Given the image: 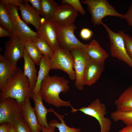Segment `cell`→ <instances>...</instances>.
<instances>
[{
	"label": "cell",
	"mask_w": 132,
	"mask_h": 132,
	"mask_svg": "<svg viewBox=\"0 0 132 132\" xmlns=\"http://www.w3.org/2000/svg\"><path fill=\"white\" fill-rule=\"evenodd\" d=\"M56 25L60 47L70 51L76 48H85L86 44L80 42L74 35V30L77 29L74 24L67 26Z\"/></svg>",
	"instance_id": "8"
},
{
	"label": "cell",
	"mask_w": 132,
	"mask_h": 132,
	"mask_svg": "<svg viewBox=\"0 0 132 132\" xmlns=\"http://www.w3.org/2000/svg\"><path fill=\"white\" fill-rule=\"evenodd\" d=\"M49 125L48 128H46L40 125L39 126V129L42 132H55L56 127L54 126Z\"/></svg>",
	"instance_id": "37"
},
{
	"label": "cell",
	"mask_w": 132,
	"mask_h": 132,
	"mask_svg": "<svg viewBox=\"0 0 132 132\" xmlns=\"http://www.w3.org/2000/svg\"><path fill=\"white\" fill-rule=\"evenodd\" d=\"M28 3H31L32 6L41 15L42 7L41 0H26Z\"/></svg>",
	"instance_id": "32"
},
{
	"label": "cell",
	"mask_w": 132,
	"mask_h": 132,
	"mask_svg": "<svg viewBox=\"0 0 132 132\" xmlns=\"http://www.w3.org/2000/svg\"><path fill=\"white\" fill-rule=\"evenodd\" d=\"M77 111L95 118L100 125V132H110L111 122L110 119L105 117L107 114L106 105L101 103L99 99H96L87 107H82L78 109L73 108L71 112L75 113Z\"/></svg>",
	"instance_id": "5"
},
{
	"label": "cell",
	"mask_w": 132,
	"mask_h": 132,
	"mask_svg": "<svg viewBox=\"0 0 132 132\" xmlns=\"http://www.w3.org/2000/svg\"><path fill=\"white\" fill-rule=\"evenodd\" d=\"M68 81L64 77L56 75H49L41 83L39 93L43 100L48 104L57 108L70 106L73 108L69 101H66L59 96L61 92L66 93L69 89Z\"/></svg>",
	"instance_id": "1"
},
{
	"label": "cell",
	"mask_w": 132,
	"mask_h": 132,
	"mask_svg": "<svg viewBox=\"0 0 132 132\" xmlns=\"http://www.w3.org/2000/svg\"><path fill=\"white\" fill-rule=\"evenodd\" d=\"M7 132H15L13 124L9 123Z\"/></svg>",
	"instance_id": "40"
},
{
	"label": "cell",
	"mask_w": 132,
	"mask_h": 132,
	"mask_svg": "<svg viewBox=\"0 0 132 132\" xmlns=\"http://www.w3.org/2000/svg\"><path fill=\"white\" fill-rule=\"evenodd\" d=\"M22 105L13 98H7L0 101V124H13L22 118Z\"/></svg>",
	"instance_id": "9"
},
{
	"label": "cell",
	"mask_w": 132,
	"mask_h": 132,
	"mask_svg": "<svg viewBox=\"0 0 132 132\" xmlns=\"http://www.w3.org/2000/svg\"><path fill=\"white\" fill-rule=\"evenodd\" d=\"M31 92L28 78L22 69L18 68L15 74L1 91L0 101L9 97L15 99L22 105L27 98H31Z\"/></svg>",
	"instance_id": "2"
},
{
	"label": "cell",
	"mask_w": 132,
	"mask_h": 132,
	"mask_svg": "<svg viewBox=\"0 0 132 132\" xmlns=\"http://www.w3.org/2000/svg\"><path fill=\"white\" fill-rule=\"evenodd\" d=\"M117 110L122 111H132V85L125 89L114 102Z\"/></svg>",
	"instance_id": "21"
},
{
	"label": "cell",
	"mask_w": 132,
	"mask_h": 132,
	"mask_svg": "<svg viewBox=\"0 0 132 132\" xmlns=\"http://www.w3.org/2000/svg\"><path fill=\"white\" fill-rule=\"evenodd\" d=\"M13 124L15 132H32L22 118L17 120Z\"/></svg>",
	"instance_id": "29"
},
{
	"label": "cell",
	"mask_w": 132,
	"mask_h": 132,
	"mask_svg": "<svg viewBox=\"0 0 132 132\" xmlns=\"http://www.w3.org/2000/svg\"><path fill=\"white\" fill-rule=\"evenodd\" d=\"M60 2L70 5L82 15H85L86 14V11L82 6L80 1L79 0H62L60 1Z\"/></svg>",
	"instance_id": "30"
},
{
	"label": "cell",
	"mask_w": 132,
	"mask_h": 132,
	"mask_svg": "<svg viewBox=\"0 0 132 132\" xmlns=\"http://www.w3.org/2000/svg\"><path fill=\"white\" fill-rule=\"evenodd\" d=\"M38 37L45 41L54 51L60 47L58 40L56 24L43 18L37 32Z\"/></svg>",
	"instance_id": "12"
},
{
	"label": "cell",
	"mask_w": 132,
	"mask_h": 132,
	"mask_svg": "<svg viewBox=\"0 0 132 132\" xmlns=\"http://www.w3.org/2000/svg\"><path fill=\"white\" fill-rule=\"evenodd\" d=\"M81 3L86 4L94 25L101 24L102 19L107 16H114L124 19V15L120 14L106 0H82Z\"/></svg>",
	"instance_id": "3"
},
{
	"label": "cell",
	"mask_w": 132,
	"mask_h": 132,
	"mask_svg": "<svg viewBox=\"0 0 132 132\" xmlns=\"http://www.w3.org/2000/svg\"><path fill=\"white\" fill-rule=\"evenodd\" d=\"M49 112L53 113L61 121L60 123L57 120L53 119L49 121L48 123L49 125L54 126L57 128L59 132H81V129L79 128H71L68 126L63 119L64 115L58 113L53 108L49 109Z\"/></svg>",
	"instance_id": "25"
},
{
	"label": "cell",
	"mask_w": 132,
	"mask_h": 132,
	"mask_svg": "<svg viewBox=\"0 0 132 132\" xmlns=\"http://www.w3.org/2000/svg\"><path fill=\"white\" fill-rule=\"evenodd\" d=\"M78 12L70 5L62 3L59 5L52 22L62 26L70 25L74 23Z\"/></svg>",
	"instance_id": "13"
},
{
	"label": "cell",
	"mask_w": 132,
	"mask_h": 132,
	"mask_svg": "<svg viewBox=\"0 0 132 132\" xmlns=\"http://www.w3.org/2000/svg\"><path fill=\"white\" fill-rule=\"evenodd\" d=\"M9 123L6 122L0 124V132H7Z\"/></svg>",
	"instance_id": "38"
},
{
	"label": "cell",
	"mask_w": 132,
	"mask_h": 132,
	"mask_svg": "<svg viewBox=\"0 0 132 132\" xmlns=\"http://www.w3.org/2000/svg\"><path fill=\"white\" fill-rule=\"evenodd\" d=\"M12 36L11 33L7 29L0 25V37H8Z\"/></svg>",
	"instance_id": "35"
},
{
	"label": "cell",
	"mask_w": 132,
	"mask_h": 132,
	"mask_svg": "<svg viewBox=\"0 0 132 132\" xmlns=\"http://www.w3.org/2000/svg\"><path fill=\"white\" fill-rule=\"evenodd\" d=\"M84 49L89 58L92 60L105 61L108 56L107 52L95 39L86 44Z\"/></svg>",
	"instance_id": "19"
},
{
	"label": "cell",
	"mask_w": 132,
	"mask_h": 132,
	"mask_svg": "<svg viewBox=\"0 0 132 132\" xmlns=\"http://www.w3.org/2000/svg\"><path fill=\"white\" fill-rule=\"evenodd\" d=\"M5 46L3 57L13 68L17 69V63L23 57L24 55L23 42L17 35H12L5 42Z\"/></svg>",
	"instance_id": "10"
},
{
	"label": "cell",
	"mask_w": 132,
	"mask_h": 132,
	"mask_svg": "<svg viewBox=\"0 0 132 132\" xmlns=\"http://www.w3.org/2000/svg\"><path fill=\"white\" fill-rule=\"evenodd\" d=\"M93 34L92 31L89 29L87 28L82 29L80 33L81 37L84 40H89L92 36Z\"/></svg>",
	"instance_id": "33"
},
{
	"label": "cell",
	"mask_w": 132,
	"mask_h": 132,
	"mask_svg": "<svg viewBox=\"0 0 132 132\" xmlns=\"http://www.w3.org/2000/svg\"><path fill=\"white\" fill-rule=\"evenodd\" d=\"M124 15V19L128 24L132 27V2Z\"/></svg>",
	"instance_id": "34"
},
{
	"label": "cell",
	"mask_w": 132,
	"mask_h": 132,
	"mask_svg": "<svg viewBox=\"0 0 132 132\" xmlns=\"http://www.w3.org/2000/svg\"><path fill=\"white\" fill-rule=\"evenodd\" d=\"M22 20L26 24L33 26L38 31L41 24V18L39 13L27 1L24 2L19 6Z\"/></svg>",
	"instance_id": "15"
},
{
	"label": "cell",
	"mask_w": 132,
	"mask_h": 132,
	"mask_svg": "<svg viewBox=\"0 0 132 132\" xmlns=\"http://www.w3.org/2000/svg\"><path fill=\"white\" fill-rule=\"evenodd\" d=\"M5 4L11 17L16 35L23 42L29 40L33 41L38 37L37 32L31 30L20 18L18 12L19 8L12 3Z\"/></svg>",
	"instance_id": "7"
},
{
	"label": "cell",
	"mask_w": 132,
	"mask_h": 132,
	"mask_svg": "<svg viewBox=\"0 0 132 132\" xmlns=\"http://www.w3.org/2000/svg\"><path fill=\"white\" fill-rule=\"evenodd\" d=\"M50 62L51 69L63 70L68 75L71 80H75L74 60L70 51L59 47L51 58Z\"/></svg>",
	"instance_id": "6"
},
{
	"label": "cell",
	"mask_w": 132,
	"mask_h": 132,
	"mask_svg": "<svg viewBox=\"0 0 132 132\" xmlns=\"http://www.w3.org/2000/svg\"><path fill=\"white\" fill-rule=\"evenodd\" d=\"M70 52L74 60V69L76 76L75 85L77 89L81 90L83 89L84 73L90 58L84 48L75 49Z\"/></svg>",
	"instance_id": "11"
},
{
	"label": "cell",
	"mask_w": 132,
	"mask_h": 132,
	"mask_svg": "<svg viewBox=\"0 0 132 132\" xmlns=\"http://www.w3.org/2000/svg\"><path fill=\"white\" fill-rule=\"evenodd\" d=\"M107 31L110 41L111 55L127 64L132 68V60L128 55L125 47L123 30L117 33L112 31L103 22L101 24Z\"/></svg>",
	"instance_id": "4"
},
{
	"label": "cell",
	"mask_w": 132,
	"mask_h": 132,
	"mask_svg": "<svg viewBox=\"0 0 132 132\" xmlns=\"http://www.w3.org/2000/svg\"><path fill=\"white\" fill-rule=\"evenodd\" d=\"M110 116L114 122L121 121L126 125H132V111H122L116 110L111 113Z\"/></svg>",
	"instance_id": "27"
},
{
	"label": "cell",
	"mask_w": 132,
	"mask_h": 132,
	"mask_svg": "<svg viewBox=\"0 0 132 132\" xmlns=\"http://www.w3.org/2000/svg\"><path fill=\"white\" fill-rule=\"evenodd\" d=\"M23 58L24 60L23 73L28 79L30 88L32 92L35 87L37 80V70L35 63L25 50Z\"/></svg>",
	"instance_id": "18"
},
{
	"label": "cell",
	"mask_w": 132,
	"mask_h": 132,
	"mask_svg": "<svg viewBox=\"0 0 132 132\" xmlns=\"http://www.w3.org/2000/svg\"><path fill=\"white\" fill-rule=\"evenodd\" d=\"M0 1L4 4L12 3L15 4L18 6L22 3H23L24 0H0Z\"/></svg>",
	"instance_id": "36"
},
{
	"label": "cell",
	"mask_w": 132,
	"mask_h": 132,
	"mask_svg": "<svg viewBox=\"0 0 132 132\" xmlns=\"http://www.w3.org/2000/svg\"><path fill=\"white\" fill-rule=\"evenodd\" d=\"M33 42L42 55H47L50 58L53 55L55 52L45 41L38 37Z\"/></svg>",
	"instance_id": "28"
},
{
	"label": "cell",
	"mask_w": 132,
	"mask_h": 132,
	"mask_svg": "<svg viewBox=\"0 0 132 132\" xmlns=\"http://www.w3.org/2000/svg\"><path fill=\"white\" fill-rule=\"evenodd\" d=\"M41 0L42 7L41 15L46 20L53 21L59 5L57 2L54 0Z\"/></svg>",
	"instance_id": "24"
},
{
	"label": "cell",
	"mask_w": 132,
	"mask_h": 132,
	"mask_svg": "<svg viewBox=\"0 0 132 132\" xmlns=\"http://www.w3.org/2000/svg\"><path fill=\"white\" fill-rule=\"evenodd\" d=\"M118 132H132V125H126Z\"/></svg>",
	"instance_id": "39"
},
{
	"label": "cell",
	"mask_w": 132,
	"mask_h": 132,
	"mask_svg": "<svg viewBox=\"0 0 132 132\" xmlns=\"http://www.w3.org/2000/svg\"><path fill=\"white\" fill-rule=\"evenodd\" d=\"M30 97L27 98L22 105V118L29 127L32 132H40V125L34 108L31 105Z\"/></svg>",
	"instance_id": "16"
},
{
	"label": "cell",
	"mask_w": 132,
	"mask_h": 132,
	"mask_svg": "<svg viewBox=\"0 0 132 132\" xmlns=\"http://www.w3.org/2000/svg\"><path fill=\"white\" fill-rule=\"evenodd\" d=\"M23 43L25 51L35 64L39 66L42 55L32 41H28Z\"/></svg>",
	"instance_id": "26"
},
{
	"label": "cell",
	"mask_w": 132,
	"mask_h": 132,
	"mask_svg": "<svg viewBox=\"0 0 132 132\" xmlns=\"http://www.w3.org/2000/svg\"><path fill=\"white\" fill-rule=\"evenodd\" d=\"M17 70H16L13 68L10 64L4 59L3 56L1 54L0 55V91L3 88L8 81L15 74Z\"/></svg>",
	"instance_id": "20"
},
{
	"label": "cell",
	"mask_w": 132,
	"mask_h": 132,
	"mask_svg": "<svg viewBox=\"0 0 132 132\" xmlns=\"http://www.w3.org/2000/svg\"><path fill=\"white\" fill-rule=\"evenodd\" d=\"M0 25L8 30L12 36L16 35L11 17L5 4L0 1Z\"/></svg>",
	"instance_id": "23"
},
{
	"label": "cell",
	"mask_w": 132,
	"mask_h": 132,
	"mask_svg": "<svg viewBox=\"0 0 132 132\" xmlns=\"http://www.w3.org/2000/svg\"><path fill=\"white\" fill-rule=\"evenodd\" d=\"M50 58V57L47 55H42L39 66L37 82L34 89L32 92H39L42 81L49 75V72L51 69Z\"/></svg>",
	"instance_id": "22"
},
{
	"label": "cell",
	"mask_w": 132,
	"mask_h": 132,
	"mask_svg": "<svg viewBox=\"0 0 132 132\" xmlns=\"http://www.w3.org/2000/svg\"><path fill=\"white\" fill-rule=\"evenodd\" d=\"M123 37L126 52L132 60V37L124 33L123 34Z\"/></svg>",
	"instance_id": "31"
},
{
	"label": "cell",
	"mask_w": 132,
	"mask_h": 132,
	"mask_svg": "<svg viewBox=\"0 0 132 132\" xmlns=\"http://www.w3.org/2000/svg\"><path fill=\"white\" fill-rule=\"evenodd\" d=\"M31 98L33 100L35 106L34 109L40 124L48 128L49 125L47 119V114L49 112V109L44 106L43 99L39 92H32Z\"/></svg>",
	"instance_id": "17"
},
{
	"label": "cell",
	"mask_w": 132,
	"mask_h": 132,
	"mask_svg": "<svg viewBox=\"0 0 132 132\" xmlns=\"http://www.w3.org/2000/svg\"><path fill=\"white\" fill-rule=\"evenodd\" d=\"M105 69L104 61L90 59L86 65L84 74V85L91 86L99 78Z\"/></svg>",
	"instance_id": "14"
}]
</instances>
